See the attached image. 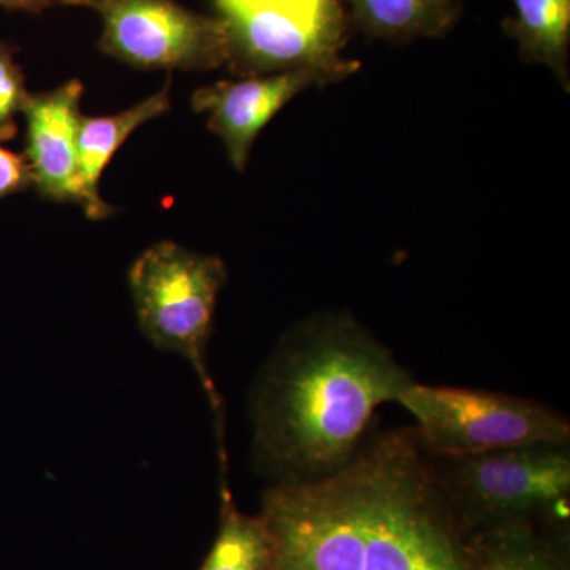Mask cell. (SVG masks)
Returning a JSON list of instances; mask_svg holds the SVG:
<instances>
[{"mask_svg": "<svg viewBox=\"0 0 570 570\" xmlns=\"http://www.w3.org/2000/svg\"><path fill=\"white\" fill-rule=\"evenodd\" d=\"M258 515L269 570H479L412 426L373 428L328 478L266 487Z\"/></svg>", "mask_w": 570, "mask_h": 570, "instance_id": "6da1fadb", "label": "cell"}, {"mask_svg": "<svg viewBox=\"0 0 570 570\" xmlns=\"http://www.w3.org/2000/svg\"><path fill=\"white\" fill-rule=\"evenodd\" d=\"M415 382L370 330L322 313L288 328L247 392L250 464L268 485H303L354 459L382 404Z\"/></svg>", "mask_w": 570, "mask_h": 570, "instance_id": "7a4b0ae2", "label": "cell"}, {"mask_svg": "<svg viewBox=\"0 0 570 570\" xmlns=\"http://www.w3.org/2000/svg\"><path fill=\"white\" fill-rule=\"evenodd\" d=\"M227 283V268L216 255L156 243L134 262L129 287L135 314L146 340L159 351L174 352L193 366L208 397L219 442L220 468H227L224 404L208 365L214 309Z\"/></svg>", "mask_w": 570, "mask_h": 570, "instance_id": "3957f363", "label": "cell"}, {"mask_svg": "<svg viewBox=\"0 0 570 570\" xmlns=\"http://www.w3.org/2000/svg\"><path fill=\"white\" fill-rule=\"evenodd\" d=\"M433 461L442 490L468 532L509 521H564L570 498V442Z\"/></svg>", "mask_w": 570, "mask_h": 570, "instance_id": "277c9868", "label": "cell"}, {"mask_svg": "<svg viewBox=\"0 0 570 570\" xmlns=\"http://www.w3.org/2000/svg\"><path fill=\"white\" fill-rule=\"evenodd\" d=\"M395 403L414 419L412 431L420 448L433 459L570 442L568 417L530 397L415 381Z\"/></svg>", "mask_w": 570, "mask_h": 570, "instance_id": "5b68a950", "label": "cell"}, {"mask_svg": "<svg viewBox=\"0 0 570 570\" xmlns=\"http://www.w3.org/2000/svg\"><path fill=\"white\" fill-rule=\"evenodd\" d=\"M238 77L314 69L337 81L360 69L341 58L347 18L340 0H214Z\"/></svg>", "mask_w": 570, "mask_h": 570, "instance_id": "8992f818", "label": "cell"}, {"mask_svg": "<svg viewBox=\"0 0 570 570\" xmlns=\"http://www.w3.org/2000/svg\"><path fill=\"white\" fill-rule=\"evenodd\" d=\"M102 17L99 48L141 70H213L230 61L220 18L184 9L175 0H58Z\"/></svg>", "mask_w": 570, "mask_h": 570, "instance_id": "52a82bcc", "label": "cell"}, {"mask_svg": "<svg viewBox=\"0 0 570 570\" xmlns=\"http://www.w3.org/2000/svg\"><path fill=\"white\" fill-rule=\"evenodd\" d=\"M336 81L332 75L314 69L255 75L198 89L193 96V107L208 115L209 130L223 138L232 165L243 171L255 138L285 104L313 86Z\"/></svg>", "mask_w": 570, "mask_h": 570, "instance_id": "ba28073f", "label": "cell"}, {"mask_svg": "<svg viewBox=\"0 0 570 570\" xmlns=\"http://www.w3.org/2000/svg\"><path fill=\"white\" fill-rule=\"evenodd\" d=\"M82 82L71 80L52 91L29 94L24 157L37 193L56 204L82 206L78 134L81 126Z\"/></svg>", "mask_w": 570, "mask_h": 570, "instance_id": "9c48e42d", "label": "cell"}, {"mask_svg": "<svg viewBox=\"0 0 570 570\" xmlns=\"http://www.w3.org/2000/svg\"><path fill=\"white\" fill-rule=\"evenodd\" d=\"M170 111V80L163 89L119 115L89 118L82 116L78 134V163L82 186V206L92 220L111 216L115 209L105 204L99 181L112 156L142 124Z\"/></svg>", "mask_w": 570, "mask_h": 570, "instance_id": "30bf717a", "label": "cell"}, {"mask_svg": "<svg viewBox=\"0 0 570 570\" xmlns=\"http://www.w3.org/2000/svg\"><path fill=\"white\" fill-rule=\"evenodd\" d=\"M479 570H569L564 550L539 521L519 520L469 532Z\"/></svg>", "mask_w": 570, "mask_h": 570, "instance_id": "8fae6325", "label": "cell"}, {"mask_svg": "<svg viewBox=\"0 0 570 570\" xmlns=\"http://www.w3.org/2000/svg\"><path fill=\"white\" fill-rule=\"evenodd\" d=\"M356 24L371 39L409 41L444 37L461 14L460 0H347Z\"/></svg>", "mask_w": 570, "mask_h": 570, "instance_id": "7c38bea8", "label": "cell"}, {"mask_svg": "<svg viewBox=\"0 0 570 570\" xmlns=\"http://www.w3.org/2000/svg\"><path fill=\"white\" fill-rule=\"evenodd\" d=\"M515 14L504 31L517 40L521 59L546 63L569 91L570 0H512Z\"/></svg>", "mask_w": 570, "mask_h": 570, "instance_id": "4fadbf2b", "label": "cell"}, {"mask_svg": "<svg viewBox=\"0 0 570 570\" xmlns=\"http://www.w3.org/2000/svg\"><path fill=\"white\" fill-rule=\"evenodd\" d=\"M272 558L264 519L242 512L228 485H220L219 530L200 570H269Z\"/></svg>", "mask_w": 570, "mask_h": 570, "instance_id": "5bb4252c", "label": "cell"}, {"mask_svg": "<svg viewBox=\"0 0 570 570\" xmlns=\"http://www.w3.org/2000/svg\"><path fill=\"white\" fill-rule=\"evenodd\" d=\"M17 48L0 40V141L17 137V116L28 102L24 73L14 59Z\"/></svg>", "mask_w": 570, "mask_h": 570, "instance_id": "9a60e30c", "label": "cell"}, {"mask_svg": "<svg viewBox=\"0 0 570 570\" xmlns=\"http://www.w3.org/2000/svg\"><path fill=\"white\" fill-rule=\"evenodd\" d=\"M33 186V176L24 154H14L0 146V200Z\"/></svg>", "mask_w": 570, "mask_h": 570, "instance_id": "2e32d148", "label": "cell"}, {"mask_svg": "<svg viewBox=\"0 0 570 570\" xmlns=\"http://www.w3.org/2000/svg\"><path fill=\"white\" fill-rule=\"evenodd\" d=\"M56 6H59L58 0H0V9L32 14L43 13L45 10Z\"/></svg>", "mask_w": 570, "mask_h": 570, "instance_id": "e0dca14e", "label": "cell"}]
</instances>
